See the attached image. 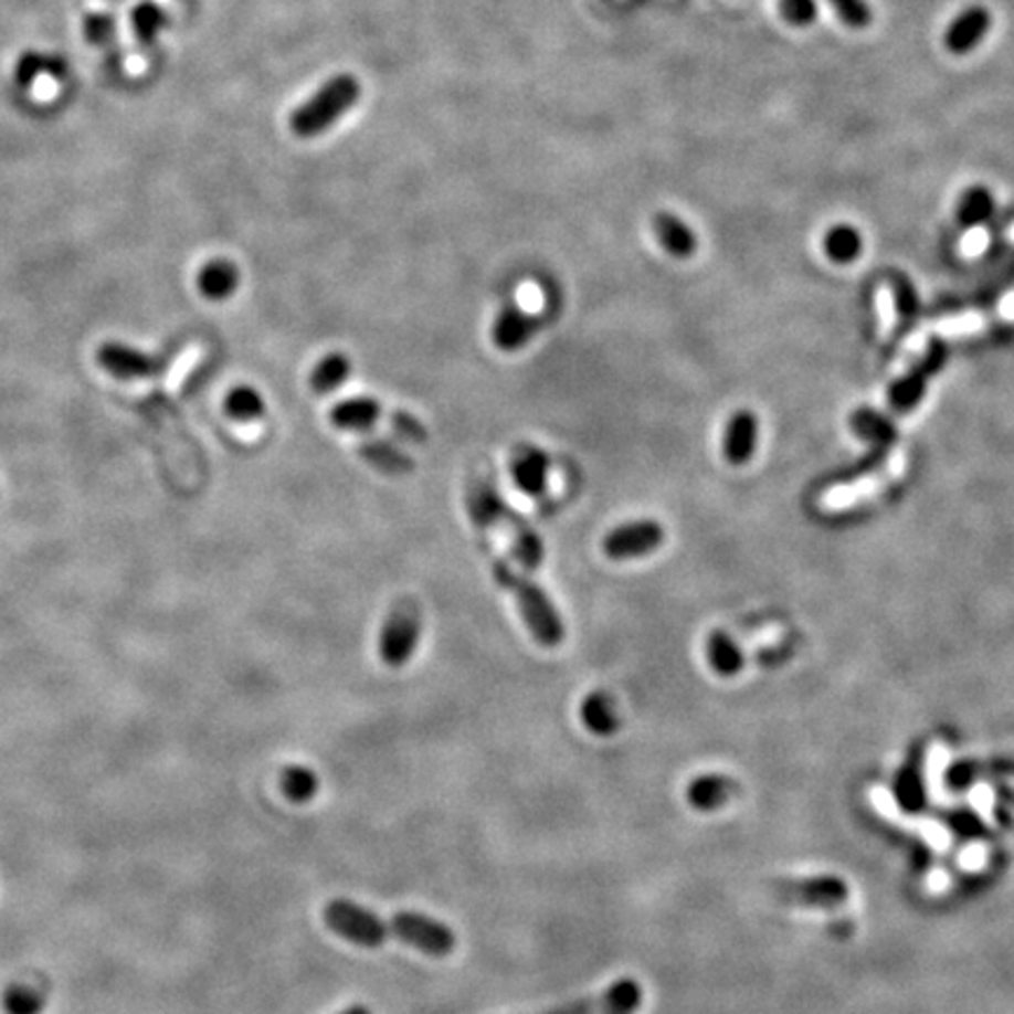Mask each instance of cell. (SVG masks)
Returning <instances> with one entry per match:
<instances>
[{
	"label": "cell",
	"mask_w": 1014,
	"mask_h": 1014,
	"mask_svg": "<svg viewBox=\"0 0 1014 1014\" xmlns=\"http://www.w3.org/2000/svg\"><path fill=\"white\" fill-rule=\"evenodd\" d=\"M993 27V14L986 6H968L944 29V50L953 56H965L980 47Z\"/></svg>",
	"instance_id": "9"
},
{
	"label": "cell",
	"mask_w": 1014,
	"mask_h": 1014,
	"mask_svg": "<svg viewBox=\"0 0 1014 1014\" xmlns=\"http://www.w3.org/2000/svg\"><path fill=\"white\" fill-rule=\"evenodd\" d=\"M116 3H118V0H116Z\"/></svg>",
	"instance_id": "41"
},
{
	"label": "cell",
	"mask_w": 1014,
	"mask_h": 1014,
	"mask_svg": "<svg viewBox=\"0 0 1014 1014\" xmlns=\"http://www.w3.org/2000/svg\"><path fill=\"white\" fill-rule=\"evenodd\" d=\"M836 12L838 22L851 31H864L874 22V8L869 0H826Z\"/></svg>",
	"instance_id": "34"
},
{
	"label": "cell",
	"mask_w": 1014,
	"mask_h": 1014,
	"mask_svg": "<svg viewBox=\"0 0 1014 1014\" xmlns=\"http://www.w3.org/2000/svg\"><path fill=\"white\" fill-rule=\"evenodd\" d=\"M97 357H99V365L110 376H116V379H123V381L148 379V376H156L165 367L162 357L146 355L141 350H135L123 344H104Z\"/></svg>",
	"instance_id": "11"
},
{
	"label": "cell",
	"mask_w": 1014,
	"mask_h": 1014,
	"mask_svg": "<svg viewBox=\"0 0 1014 1014\" xmlns=\"http://www.w3.org/2000/svg\"><path fill=\"white\" fill-rule=\"evenodd\" d=\"M665 542V529L661 521L655 519H634L615 526L613 531L606 534L601 548L604 554L613 561H627L638 559L655 552Z\"/></svg>",
	"instance_id": "8"
},
{
	"label": "cell",
	"mask_w": 1014,
	"mask_h": 1014,
	"mask_svg": "<svg viewBox=\"0 0 1014 1014\" xmlns=\"http://www.w3.org/2000/svg\"><path fill=\"white\" fill-rule=\"evenodd\" d=\"M421 611L413 601H402V604L394 606L385 623L381 627L379 636V655L381 661L388 667L400 669L411 663V657L416 655L419 644H421Z\"/></svg>",
	"instance_id": "5"
},
{
	"label": "cell",
	"mask_w": 1014,
	"mask_h": 1014,
	"mask_svg": "<svg viewBox=\"0 0 1014 1014\" xmlns=\"http://www.w3.org/2000/svg\"><path fill=\"white\" fill-rule=\"evenodd\" d=\"M279 786L292 803H308L317 794L319 778L308 765H287L279 775Z\"/></svg>",
	"instance_id": "31"
},
{
	"label": "cell",
	"mask_w": 1014,
	"mask_h": 1014,
	"mask_svg": "<svg viewBox=\"0 0 1014 1014\" xmlns=\"http://www.w3.org/2000/svg\"><path fill=\"white\" fill-rule=\"evenodd\" d=\"M505 524L510 526V534H513V554H515V559L521 563L526 571H536L542 563V557H545V548H542L540 536L521 517H517L515 513L510 515V519H507Z\"/></svg>",
	"instance_id": "27"
},
{
	"label": "cell",
	"mask_w": 1014,
	"mask_h": 1014,
	"mask_svg": "<svg viewBox=\"0 0 1014 1014\" xmlns=\"http://www.w3.org/2000/svg\"><path fill=\"white\" fill-rule=\"evenodd\" d=\"M383 416V406L381 402H376L373 398H350L338 402L331 413L329 421L338 430H348V432H367Z\"/></svg>",
	"instance_id": "19"
},
{
	"label": "cell",
	"mask_w": 1014,
	"mask_h": 1014,
	"mask_svg": "<svg viewBox=\"0 0 1014 1014\" xmlns=\"http://www.w3.org/2000/svg\"><path fill=\"white\" fill-rule=\"evenodd\" d=\"M653 233L661 247L674 258H690L698 252V235L682 216L672 212H657L653 216Z\"/></svg>",
	"instance_id": "17"
},
{
	"label": "cell",
	"mask_w": 1014,
	"mask_h": 1014,
	"mask_svg": "<svg viewBox=\"0 0 1014 1014\" xmlns=\"http://www.w3.org/2000/svg\"><path fill=\"white\" fill-rule=\"evenodd\" d=\"M360 454H362L373 467L383 469V473H388V475H402V473H409V469H411V461L402 454V451H398L392 444L381 442V440L367 442V444L360 448Z\"/></svg>",
	"instance_id": "33"
},
{
	"label": "cell",
	"mask_w": 1014,
	"mask_h": 1014,
	"mask_svg": "<svg viewBox=\"0 0 1014 1014\" xmlns=\"http://www.w3.org/2000/svg\"><path fill=\"white\" fill-rule=\"evenodd\" d=\"M240 287V271L229 258L207 261L198 273V289L210 300L231 298Z\"/></svg>",
	"instance_id": "20"
},
{
	"label": "cell",
	"mask_w": 1014,
	"mask_h": 1014,
	"mask_svg": "<svg viewBox=\"0 0 1014 1014\" xmlns=\"http://www.w3.org/2000/svg\"><path fill=\"white\" fill-rule=\"evenodd\" d=\"M923 757H926L923 747L913 749V754L909 757V761L905 765H901L899 775H897V796H899L901 805L909 807V811H916L918 805H923V794H926V789H923Z\"/></svg>",
	"instance_id": "28"
},
{
	"label": "cell",
	"mask_w": 1014,
	"mask_h": 1014,
	"mask_svg": "<svg viewBox=\"0 0 1014 1014\" xmlns=\"http://www.w3.org/2000/svg\"><path fill=\"white\" fill-rule=\"evenodd\" d=\"M851 427L855 435L864 442H869L872 446H886L892 448L897 442V427L895 423L878 413L876 409L862 406L851 416Z\"/></svg>",
	"instance_id": "25"
},
{
	"label": "cell",
	"mask_w": 1014,
	"mask_h": 1014,
	"mask_svg": "<svg viewBox=\"0 0 1014 1014\" xmlns=\"http://www.w3.org/2000/svg\"><path fill=\"white\" fill-rule=\"evenodd\" d=\"M392 423L398 425V430L402 432V435H404L406 440H416V442H423V440H425V427H423L416 419L406 416V413H398V416H394Z\"/></svg>",
	"instance_id": "39"
},
{
	"label": "cell",
	"mask_w": 1014,
	"mask_h": 1014,
	"mask_svg": "<svg viewBox=\"0 0 1014 1014\" xmlns=\"http://www.w3.org/2000/svg\"><path fill=\"white\" fill-rule=\"evenodd\" d=\"M43 1007L41 993L27 989V986H14L6 995V1010L10 1014H38Z\"/></svg>",
	"instance_id": "38"
},
{
	"label": "cell",
	"mask_w": 1014,
	"mask_h": 1014,
	"mask_svg": "<svg viewBox=\"0 0 1014 1014\" xmlns=\"http://www.w3.org/2000/svg\"><path fill=\"white\" fill-rule=\"evenodd\" d=\"M778 12L789 27L807 29L817 22L820 6L817 0H778Z\"/></svg>",
	"instance_id": "36"
},
{
	"label": "cell",
	"mask_w": 1014,
	"mask_h": 1014,
	"mask_svg": "<svg viewBox=\"0 0 1014 1014\" xmlns=\"http://www.w3.org/2000/svg\"><path fill=\"white\" fill-rule=\"evenodd\" d=\"M388 930H390V937L400 939V942L419 949L427 955H435V958L448 955L456 949V932L446 928L442 920L425 916V913H416V911L394 913L388 920Z\"/></svg>",
	"instance_id": "7"
},
{
	"label": "cell",
	"mask_w": 1014,
	"mask_h": 1014,
	"mask_svg": "<svg viewBox=\"0 0 1014 1014\" xmlns=\"http://www.w3.org/2000/svg\"><path fill=\"white\" fill-rule=\"evenodd\" d=\"M949 360V348L939 338H930L926 352L920 355L899 379L888 388V404L899 416H907L926 398V390L932 381V376L944 369Z\"/></svg>",
	"instance_id": "3"
},
{
	"label": "cell",
	"mask_w": 1014,
	"mask_h": 1014,
	"mask_svg": "<svg viewBox=\"0 0 1014 1014\" xmlns=\"http://www.w3.org/2000/svg\"><path fill=\"white\" fill-rule=\"evenodd\" d=\"M362 85L352 73H336L315 89L310 99L294 108L289 116V129L298 139H315L341 120L346 113L360 102Z\"/></svg>",
	"instance_id": "2"
},
{
	"label": "cell",
	"mask_w": 1014,
	"mask_h": 1014,
	"mask_svg": "<svg viewBox=\"0 0 1014 1014\" xmlns=\"http://www.w3.org/2000/svg\"><path fill=\"white\" fill-rule=\"evenodd\" d=\"M510 475L521 494L538 498L548 492L550 479V456L542 448L521 444L510 458Z\"/></svg>",
	"instance_id": "12"
},
{
	"label": "cell",
	"mask_w": 1014,
	"mask_h": 1014,
	"mask_svg": "<svg viewBox=\"0 0 1014 1014\" xmlns=\"http://www.w3.org/2000/svg\"><path fill=\"white\" fill-rule=\"evenodd\" d=\"M540 329V319L517 306H505L492 327V338L496 348L505 352L521 350L531 341L534 334Z\"/></svg>",
	"instance_id": "15"
},
{
	"label": "cell",
	"mask_w": 1014,
	"mask_h": 1014,
	"mask_svg": "<svg viewBox=\"0 0 1014 1014\" xmlns=\"http://www.w3.org/2000/svg\"><path fill=\"white\" fill-rule=\"evenodd\" d=\"M707 663L719 676H736L744 667V653L740 644L723 630H714L707 636Z\"/></svg>",
	"instance_id": "24"
},
{
	"label": "cell",
	"mask_w": 1014,
	"mask_h": 1014,
	"mask_svg": "<svg viewBox=\"0 0 1014 1014\" xmlns=\"http://www.w3.org/2000/svg\"><path fill=\"white\" fill-rule=\"evenodd\" d=\"M85 38L92 45H108L116 38V17L106 12H89L85 17Z\"/></svg>",
	"instance_id": "37"
},
{
	"label": "cell",
	"mask_w": 1014,
	"mask_h": 1014,
	"mask_svg": "<svg viewBox=\"0 0 1014 1014\" xmlns=\"http://www.w3.org/2000/svg\"><path fill=\"white\" fill-rule=\"evenodd\" d=\"M995 214V198L984 183H972L955 200V223L965 231L980 229Z\"/></svg>",
	"instance_id": "18"
},
{
	"label": "cell",
	"mask_w": 1014,
	"mask_h": 1014,
	"mask_svg": "<svg viewBox=\"0 0 1014 1014\" xmlns=\"http://www.w3.org/2000/svg\"><path fill=\"white\" fill-rule=\"evenodd\" d=\"M223 406L225 413L240 423H252L266 416V400H263L261 392L252 385H235L225 394Z\"/></svg>",
	"instance_id": "30"
},
{
	"label": "cell",
	"mask_w": 1014,
	"mask_h": 1014,
	"mask_svg": "<svg viewBox=\"0 0 1014 1014\" xmlns=\"http://www.w3.org/2000/svg\"><path fill=\"white\" fill-rule=\"evenodd\" d=\"M45 68H50L52 73H56V78H62L64 71H66V64L60 62V60H56V62H54V60H45L43 54L27 52V54L22 56V60L17 62V66H14V81H17V85L27 87V85H31V83L38 78V75H41Z\"/></svg>",
	"instance_id": "35"
},
{
	"label": "cell",
	"mask_w": 1014,
	"mask_h": 1014,
	"mask_svg": "<svg viewBox=\"0 0 1014 1014\" xmlns=\"http://www.w3.org/2000/svg\"><path fill=\"white\" fill-rule=\"evenodd\" d=\"M999 775H1014V759L995 757V759H963L955 761L947 770V782L953 789H963L974 780L984 778H999Z\"/></svg>",
	"instance_id": "22"
},
{
	"label": "cell",
	"mask_w": 1014,
	"mask_h": 1014,
	"mask_svg": "<svg viewBox=\"0 0 1014 1014\" xmlns=\"http://www.w3.org/2000/svg\"><path fill=\"white\" fill-rule=\"evenodd\" d=\"M759 446V419L754 411L740 409L732 413L723 430V458L730 465H747L757 454Z\"/></svg>",
	"instance_id": "13"
},
{
	"label": "cell",
	"mask_w": 1014,
	"mask_h": 1014,
	"mask_svg": "<svg viewBox=\"0 0 1014 1014\" xmlns=\"http://www.w3.org/2000/svg\"><path fill=\"white\" fill-rule=\"evenodd\" d=\"M888 285L892 294V304L897 313V336H905L920 317V298L913 282L905 273H890Z\"/></svg>",
	"instance_id": "26"
},
{
	"label": "cell",
	"mask_w": 1014,
	"mask_h": 1014,
	"mask_svg": "<svg viewBox=\"0 0 1014 1014\" xmlns=\"http://www.w3.org/2000/svg\"><path fill=\"white\" fill-rule=\"evenodd\" d=\"M644 999V989L634 980H620L609 986L599 999L580 1001L567 1007H559L550 1014H632Z\"/></svg>",
	"instance_id": "10"
},
{
	"label": "cell",
	"mask_w": 1014,
	"mask_h": 1014,
	"mask_svg": "<svg viewBox=\"0 0 1014 1014\" xmlns=\"http://www.w3.org/2000/svg\"><path fill=\"white\" fill-rule=\"evenodd\" d=\"M775 899L782 905L805 907V909H820V911H834L848 905L851 888L848 883L838 876H803V878H782L773 880Z\"/></svg>",
	"instance_id": "4"
},
{
	"label": "cell",
	"mask_w": 1014,
	"mask_h": 1014,
	"mask_svg": "<svg viewBox=\"0 0 1014 1014\" xmlns=\"http://www.w3.org/2000/svg\"><path fill=\"white\" fill-rule=\"evenodd\" d=\"M131 29H135L137 38L144 45H150L158 38V33L167 27V14L160 6L150 3V0H144V3H137L131 8Z\"/></svg>",
	"instance_id": "32"
},
{
	"label": "cell",
	"mask_w": 1014,
	"mask_h": 1014,
	"mask_svg": "<svg viewBox=\"0 0 1014 1014\" xmlns=\"http://www.w3.org/2000/svg\"><path fill=\"white\" fill-rule=\"evenodd\" d=\"M822 252L836 266H851L864 252V237L853 223H834L822 235Z\"/></svg>",
	"instance_id": "23"
},
{
	"label": "cell",
	"mask_w": 1014,
	"mask_h": 1014,
	"mask_svg": "<svg viewBox=\"0 0 1014 1014\" xmlns=\"http://www.w3.org/2000/svg\"><path fill=\"white\" fill-rule=\"evenodd\" d=\"M494 578L503 590L515 596L526 627H529V632L540 646L557 648L563 644V638H567V625H563V620L548 592L536 585L534 580L517 573L510 563L503 559H496L494 563Z\"/></svg>",
	"instance_id": "1"
},
{
	"label": "cell",
	"mask_w": 1014,
	"mask_h": 1014,
	"mask_svg": "<svg viewBox=\"0 0 1014 1014\" xmlns=\"http://www.w3.org/2000/svg\"><path fill=\"white\" fill-rule=\"evenodd\" d=\"M465 507H467L469 519H473L477 529H494V526L505 524L513 515L510 507L505 505L496 484L488 479H475L473 484H469L467 496H465Z\"/></svg>",
	"instance_id": "14"
},
{
	"label": "cell",
	"mask_w": 1014,
	"mask_h": 1014,
	"mask_svg": "<svg viewBox=\"0 0 1014 1014\" xmlns=\"http://www.w3.org/2000/svg\"><path fill=\"white\" fill-rule=\"evenodd\" d=\"M325 923L331 932L344 937L346 942L376 949L390 937L388 923L373 911L355 905L350 899H331L325 907Z\"/></svg>",
	"instance_id": "6"
},
{
	"label": "cell",
	"mask_w": 1014,
	"mask_h": 1014,
	"mask_svg": "<svg viewBox=\"0 0 1014 1014\" xmlns=\"http://www.w3.org/2000/svg\"><path fill=\"white\" fill-rule=\"evenodd\" d=\"M350 369H352V365L348 360V355L329 352L313 367V371H310V388L317 394L334 392V390H338L348 381Z\"/></svg>",
	"instance_id": "29"
},
{
	"label": "cell",
	"mask_w": 1014,
	"mask_h": 1014,
	"mask_svg": "<svg viewBox=\"0 0 1014 1014\" xmlns=\"http://www.w3.org/2000/svg\"><path fill=\"white\" fill-rule=\"evenodd\" d=\"M736 794H738V784L730 778L709 773V775H700L688 782L686 801L690 803L693 811L714 813V811H721L723 805H728Z\"/></svg>",
	"instance_id": "16"
},
{
	"label": "cell",
	"mask_w": 1014,
	"mask_h": 1014,
	"mask_svg": "<svg viewBox=\"0 0 1014 1014\" xmlns=\"http://www.w3.org/2000/svg\"><path fill=\"white\" fill-rule=\"evenodd\" d=\"M341 1014H371V1010H369V1007H365V1005H352V1007L344 1010Z\"/></svg>",
	"instance_id": "40"
},
{
	"label": "cell",
	"mask_w": 1014,
	"mask_h": 1014,
	"mask_svg": "<svg viewBox=\"0 0 1014 1014\" xmlns=\"http://www.w3.org/2000/svg\"><path fill=\"white\" fill-rule=\"evenodd\" d=\"M580 721L592 736L596 738H611L620 728V717L611 695L604 690L590 693L585 700L580 703Z\"/></svg>",
	"instance_id": "21"
}]
</instances>
